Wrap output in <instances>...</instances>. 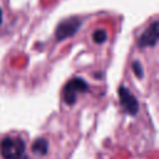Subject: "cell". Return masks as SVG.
<instances>
[{"instance_id": "30bf717a", "label": "cell", "mask_w": 159, "mask_h": 159, "mask_svg": "<svg viewBox=\"0 0 159 159\" xmlns=\"http://www.w3.org/2000/svg\"><path fill=\"white\" fill-rule=\"evenodd\" d=\"M22 159H26V158H25V157H24V158H22Z\"/></svg>"}, {"instance_id": "7a4b0ae2", "label": "cell", "mask_w": 159, "mask_h": 159, "mask_svg": "<svg viewBox=\"0 0 159 159\" xmlns=\"http://www.w3.org/2000/svg\"><path fill=\"white\" fill-rule=\"evenodd\" d=\"M87 89H88V84L82 78H72L63 87V92H62L63 101L67 104H73L77 99V94L81 92H86Z\"/></svg>"}, {"instance_id": "3957f363", "label": "cell", "mask_w": 159, "mask_h": 159, "mask_svg": "<svg viewBox=\"0 0 159 159\" xmlns=\"http://www.w3.org/2000/svg\"><path fill=\"white\" fill-rule=\"evenodd\" d=\"M81 26V21L77 17H71V19H66L63 21H61L56 29L55 36L57 41H62L70 36H73L77 30Z\"/></svg>"}, {"instance_id": "6da1fadb", "label": "cell", "mask_w": 159, "mask_h": 159, "mask_svg": "<svg viewBox=\"0 0 159 159\" xmlns=\"http://www.w3.org/2000/svg\"><path fill=\"white\" fill-rule=\"evenodd\" d=\"M0 153L4 159H22L25 143L21 138L6 137L0 143Z\"/></svg>"}, {"instance_id": "277c9868", "label": "cell", "mask_w": 159, "mask_h": 159, "mask_svg": "<svg viewBox=\"0 0 159 159\" xmlns=\"http://www.w3.org/2000/svg\"><path fill=\"white\" fill-rule=\"evenodd\" d=\"M118 94H119V101H120V104L123 106L124 111L132 116L137 114L138 109H139V104L135 99V97L130 93L129 89H127L124 86H120L118 88Z\"/></svg>"}, {"instance_id": "5b68a950", "label": "cell", "mask_w": 159, "mask_h": 159, "mask_svg": "<svg viewBox=\"0 0 159 159\" xmlns=\"http://www.w3.org/2000/svg\"><path fill=\"white\" fill-rule=\"evenodd\" d=\"M158 35H159V29H158V21H154L139 37L138 45L144 48L148 46H154L158 41Z\"/></svg>"}, {"instance_id": "8992f818", "label": "cell", "mask_w": 159, "mask_h": 159, "mask_svg": "<svg viewBox=\"0 0 159 159\" xmlns=\"http://www.w3.org/2000/svg\"><path fill=\"white\" fill-rule=\"evenodd\" d=\"M47 148H48V144L45 139H37L34 144H32V152L37 155H43L47 153Z\"/></svg>"}, {"instance_id": "9c48e42d", "label": "cell", "mask_w": 159, "mask_h": 159, "mask_svg": "<svg viewBox=\"0 0 159 159\" xmlns=\"http://www.w3.org/2000/svg\"><path fill=\"white\" fill-rule=\"evenodd\" d=\"M1 20H2V12H1V9H0V25H1Z\"/></svg>"}, {"instance_id": "ba28073f", "label": "cell", "mask_w": 159, "mask_h": 159, "mask_svg": "<svg viewBox=\"0 0 159 159\" xmlns=\"http://www.w3.org/2000/svg\"><path fill=\"white\" fill-rule=\"evenodd\" d=\"M132 68H133V71H134V73H135V76H137V77H139V78H142V77H143V68H142L140 62L134 61V62L132 63Z\"/></svg>"}, {"instance_id": "52a82bcc", "label": "cell", "mask_w": 159, "mask_h": 159, "mask_svg": "<svg viewBox=\"0 0 159 159\" xmlns=\"http://www.w3.org/2000/svg\"><path fill=\"white\" fill-rule=\"evenodd\" d=\"M107 40V32L104 30H96L93 32V41L96 43H103Z\"/></svg>"}]
</instances>
